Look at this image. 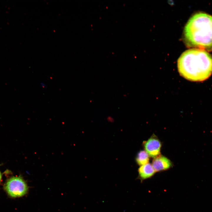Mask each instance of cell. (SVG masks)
Returning <instances> with one entry per match:
<instances>
[{"mask_svg": "<svg viewBox=\"0 0 212 212\" xmlns=\"http://www.w3.org/2000/svg\"><path fill=\"white\" fill-rule=\"evenodd\" d=\"M155 172L152 165L148 163L141 166L138 169L139 176L142 180L151 177Z\"/></svg>", "mask_w": 212, "mask_h": 212, "instance_id": "6", "label": "cell"}, {"mask_svg": "<svg viewBox=\"0 0 212 212\" xmlns=\"http://www.w3.org/2000/svg\"><path fill=\"white\" fill-rule=\"evenodd\" d=\"M149 155L144 150L140 151L138 153L136 158V161L139 165H143L148 163L149 161Z\"/></svg>", "mask_w": 212, "mask_h": 212, "instance_id": "7", "label": "cell"}, {"mask_svg": "<svg viewBox=\"0 0 212 212\" xmlns=\"http://www.w3.org/2000/svg\"><path fill=\"white\" fill-rule=\"evenodd\" d=\"M1 173L0 171V182L1 180Z\"/></svg>", "mask_w": 212, "mask_h": 212, "instance_id": "9", "label": "cell"}, {"mask_svg": "<svg viewBox=\"0 0 212 212\" xmlns=\"http://www.w3.org/2000/svg\"><path fill=\"white\" fill-rule=\"evenodd\" d=\"M4 188L8 194L12 198L21 197L25 195L28 187L25 181L21 176H13L7 180Z\"/></svg>", "mask_w": 212, "mask_h": 212, "instance_id": "3", "label": "cell"}, {"mask_svg": "<svg viewBox=\"0 0 212 212\" xmlns=\"http://www.w3.org/2000/svg\"><path fill=\"white\" fill-rule=\"evenodd\" d=\"M184 34L188 46L212 50V16L203 12L195 14L187 23Z\"/></svg>", "mask_w": 212, "mask_h": 212, "instance_id": "2", "label": "cell"}, {"mask_svg": "<svg viewBox=\"0 0 212 212\" xmlns=\"http://www.w3.org/2000/svg\"><path fill=\"white\" fill-rule=\"evenodd\" d=\"M40 85V87L42 88H45L47 87V85L45 83L43 82L41 83Z\"/></svg>", "mask_w": 212, "mask_h": 212, "instance_id": "8", "label": "cell"}, {"mask_svg": "<svg viewBox=\"0 0 212 212\" xmlns=\"http://www.w3.org/2000/svg\"><path fill=\"white\" fill-rule=\"evenodd\" d=\"M177 66L180 74L185 78L201 82L208 79L212 73V57L206 51L192 49L181 55Z\"/></svg>", "mask_w": 212, "mask_h": 212, "instance_id": "1", "label": "cell"}, {"mask_svg": "<svg viewBox=\"0 0 212 212\" xmlns=\"http://www.w3.org/2000/svg\"><path fill=\"white\" fill-rule=\"evenodd\" d=\"M152 165L155 172H159L169 169L172 163L168 159L160 155L154 158Z\"/></svg>", "mask_w": 212, "mask_h": 212, "instance_id": "5", "label": "cell"}, {"mask_svg": "<svg viewBox=\"0 0 212 212\" xmlns=\"http://www.w3.org/2000/svg\"><path fill=\"white\" fill-rule=\"evenodd\" d=\"M143 144L145 151L150 157L155 158L160 155L161 143L155 135L144 142Z\"/></svg>", "mask_w": 212, "mask_h": 212, "instance_id": "4", "label": "cell"}]
</instances>
